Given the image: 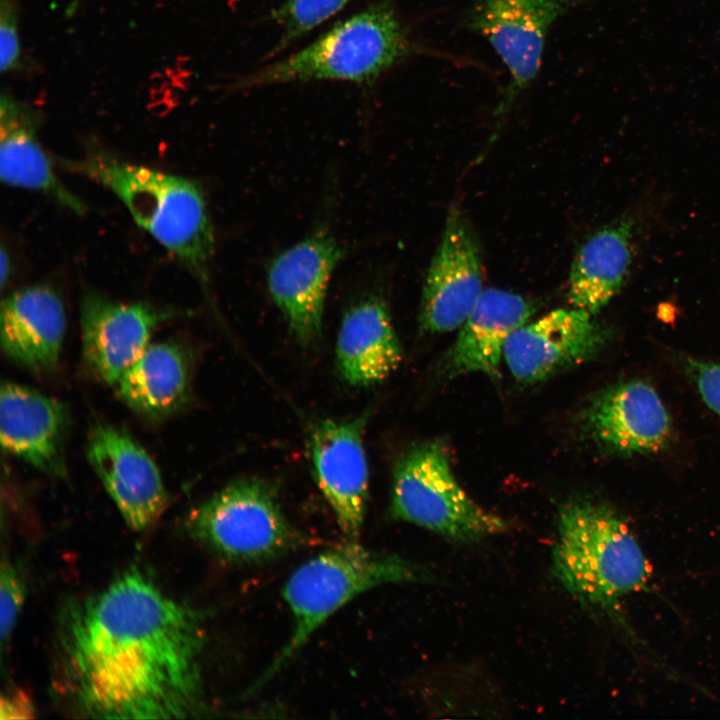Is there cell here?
<instances>
[{
  "label": "cell",
  "instance_id": "obj_1",
  "mask_svg": "<svg viewBox=\"0 0 720 720\" xmlns=\"http://www.w3.org/2000/svg\"><path fill=\"white\" fill-rule=\"evenodd\" d=\"M59 692L97 719H178L203 707L200 615L132 569L59 617Z\"/></svg>",
  "mask_w": 720,
  "mask_h": 720
},
{
  "label": "cell",
  "instance_id": "obj_2",
  "mask_svg": "<svg viewBox=\"0 0 720 720\" xmlns=\"http://www.w3.org/2000/svg\"><path fill=\"white\" fill-rule=\"evenodd\" d=\"M60 163L112 192L136 224L209 292L215 238L199 185L189 178L126 161L97 148Z\"/></svg>",
  "mask_w": 720,
  "mask_h": 720
},
{
  "label": "cell",
  "instance_id": "obj_3",
  "mask_svg": "<svg viewBox=\"0 0 720 720\" xmlns=\"http://www.w3.org/2000/svg\"><path fill=\"white\" fill-rule=\"evenodd\" d=\"M552 573L578 601L618 618L620 602L647 591L651 566L627 522L591 498L565 502L557 517Z\"/></svg>",
  "mask_w": 720,
  "mask_h": 720
},
{
  "label": "cell",
  "instance_id": "obj_4",
  "mask_svg": "<svg viewBox=\"0 0 720 720\" xmlns=\"http://www.w3.org/2000/svg\"><path fill=\"white\" fill-rule=\"evenodd\" d=\"M419 47L389 1L375 2L289 56L238 78L243 90L310 81L373 84Z\"/></svg>",
  "mask_w": 720,
  "mask_h": 720
},
{
  "label": "cell",
  "instance_id": "obj_5",
  "mask_svg": "<svg viewBox=\"0 0 720 720\" xmlns=\"http://www.w3.org/2000/svg\"><path fill=\"white\" fill-rule=\"evenodd\" d=\"M433 579L434 575L424 565L396 554L370 550L357 540L347 539L309 558L290 574L282 590L292 615L291 635L248 693L255 692L281 671L311 635L354 597L384 584Z\"/></svg>",
  "mask_w": 720,
  "mask_h": 720
},
{
  "label": "cell",
  "instance_id": "obj_6",
  "mask_svg": "<svg viewBox=\"0 0 720 720\" xmlns=\"http://www.w3.org/2000/svg\"><path fill=\"white\" fill-rule=\"evenodd\" d=\"M390 512L458 543H474L513 528L475 502L453 474L446 447L426 441L404 452L392 475Z\"/></svg>",
  "mask_w": 720,
  "mask_h": 720
},
{
  "label": "cell",
  "instance_id": "obj_7",
  "mask_svg": "<svg viewBox=\"0 0 720 720\" xmlns=\"http://www.w3.org/2000/svg\"><path fill=\"white\" fill-rule=\"evenodd\" d=\"M187 527L197 541L235 563L271 560L299 541L275 488L256 477L238 479L217 491L190 513Z\"/></svg>",
  "mask_w": 720,
  "mask_h": 720
},
{
  "label": "cell",
  "instance_id": "obj_8",
  "mask_svg": "<svg viewBox=\"0 0 720 720\" xmlns=\"http://www.w3.org/2000/svg\"><path fill=\"white\" fill-rule=\"evenodd\" d=\"M578 0H472L465 24L485 37L505 64L510 81L494 112L504 118L536 78L552 25Z\"/></svg>",
  "mask_w": 720,
  "mask_h": 720
},
{
  "label": "cell",
  "instance_id": "obj_9",
  "mask_svg": "<svg viewBox=\"0 0 720 720\" xmlns=\"http://www.w3.org/2000/svg\"><path fill=\"white\" fill-rule=\"evenodd\" d=\"M343 255L334 235L319 228L276 255L267 268L270 296L303 344L321 335L329 282Z\"/></svg>",
  "mask_w": 720,
  "mask_h": 720
},
{
  "label": "cell",
  "instance_id": "obj_10",
  "mask_svg": "<svg viewBox=\"0 0 720 720\" xmlns=\"http://www.w3.org/2000/svg\"><path fill=\"white\" fill-rule=\"evenodd\" d=\"M86 456L130 529L144 531L159 519L168 502L161 473L129 433L96 424L88 436Z\"/></svg>",
  "mask_w": 720,
  "mask_h": 720
},
{
  "label": "cell",
  "instance_id": "obj_11",
  "mask_svg": "<svg viewBox=\"0 0 720 720\" xmlns=\"http://www.w3.org/2000/svg\"><path fill=\"white\" fill-rule=\"evenodd\" d=\"M175 311L148 302H118L88 291L81 299L83 360L101 382L116 385Z\"/></svg>",
  "mask_w": 720,
  "mask_h": 720
},
{
  "label": "cell",
  "instance_id": "obj_12",
  "mask_svg": "<svg viewBox=\"0 0 720 720\" xmlns=\"http://www.w3.org/2000/svg\"><path fill=\"white\" fill-rule=\"evenodd\" d=\"M482 292L480 250L466 218L454 208L424 280L420 329L428 333L458 329Z\"/></svg>",
  "mask_w": 720,
  "mask_h": 720
},
{
  "label": "cell",
  "instance_id": "obj_13",
  "mask_svg": "<svg viewBox=\"0 0 720 720\" xmlns=\"http://www.w3.org/2000/svg\"><path fill=\"white\" fill-rule=\"evenodd\" d=\"M365 423L366 416L321 419L309 433L315 480L349 540H358L366 514L369 470L363 443Z\"/></svg>",
  "mask_w": 720,
  "mask_h": 720
},
{
  "label": "cell",
  "instance_id": "obj_14",
  "mask_svg": "<svg viewBox=\"0 0 720 720\" xmlns=\"http://www.w3.org/2000/svg\"><path fill=\"white\" fill-rule=\"evenodd\" d=\"M593 316L572 306L559 308L516 329L503 352L511 374L535 383L593 358L608 336Z\"/></svg>",
  "mask_w": 720,
  "mask_h": 720
},
{
  "label": "cell",
  "instance_id": "obj_15",
  "mask_svg": "<svg viewBox=\"0 0 720 720\" xmlns=\"http://www.w3.org/2000/svg\"><path fill=\"white\" fill-rule=\"evenodd\" d=\"M586 431L605 450L622 455L657 453L671 439V420L649 384L633 380L596 395L584 412Z\"/></svg>",
  "mask_w": 720,
  "mask_h": 720
},
{
  "label": "cell",
  "instance_id": "obj_16",
  "mask_svg": "<svg viewBox=\"0 0 720 720\" xmlns=\"http://www.w3.org/2000/svg\"><path fill=\"white\" fill-rule=\"evenodd\" d=\"M67 428L62 402L24 385L2 382L0 440L8 454L48 476L63 477Z\"/></svg>",
  "mask_w": 720,
  "mask_h": 720
},
{
  "label": "cell",
  "instance_id": "obj_17",
  "mask_svg": "<svg viewBox=\"0 0 720 720\" xmlns=\"http://www.w3.org/2000/svg\"><path fill=\"white\" fill-rule=\"evenodd\" d=\"M534 303L499 288L483 290L445 354L442 371L447 377L481 373L500 376V363L509 336L530 321Z\"/></svg>",
  "mask_w": 720,
  "mask_h": 720
},
{
  "label": "cell",
  "instance_id": "obj_18",
  "mask_svg": "<svg viewBox=\"0 0 720 720\" xmlns=\"http://www.w3.org/2000/svg\"><path fill=\"white\" fill-rule=\"evenodd\" d=\"M65 330L63 302L48 285L23 287L2 300V350L10 360L31 372L47 373L57 367Z\"/></svg>",
  "mask_w": 720,
  "mask_h": 720
},
{
  "label": "cell",
  "instance_id": "obj_19",
  "mask_svg": "<svg viewBox=\"0 0 720 720\" xmlns=\"http://www.w3.org/2000/svg\"><path fill=\"white\" fill-rule=\"evenodd\" d=\"M40 118L30 106L9 93L0 100V178L8 186L48 195L81 214L82 201L57 177L37 136Z\"/></svg>",
  "mask_w": 720,
  "mask_h": 720
},
{
  "label": "cell",
  "instance_id": "obj_20",
  "mask_svg": "<svg viewBox=\"0 0 720 720\" xmlns=\"http://www.w3.org/2000/svg\"><path fill=\"white\" fill-rule=\"evenodd\" d=\"M402 348L384 301L365 297L344 313L336 343L340 375L352 386L383 381L402 361Z\"/></svg>",
  "mask_w": 720,
  "mask_h": 720
},
{
  "label": "cell",
  "instance_id": "obj_21",
  "mask_svg": "<svg viewBox=\"0 0 720 720\" xmlns=\"http://www.w3.org/2000/svg\"><path fill=\"white\" fill-rule=\"evenodd\" d=\"M634 226L633 218L621 217L580 246L568 280L572 307L595 315L620 291L632 263Z\"/></svg>",
  "mask_w": 720,
  "mask_h": 720
},
{
  "label": "cell",
  "instance_id": "obj_22",
  "mask_svg": "<svg viewBox=\"0 0 720 720\" xmlns=\"http://www.w3.org/2000/svg\"><path fill=\"white\" fill-rule=\"evenodd\" d=\"M115 386L120 398L138 415L150 420L168 418L189 400V357L176 342L149 344Z\"/></svg>",
  "mask_w": 720,
  "mask_h": 720
},
{
  "label": "cell",
  "instance_id": "obj_23",
  "mask_svg": "<svg viewBox=\"0 0 720 720\" xmlns=\"http://www.w3.org/2000/svg\"><path fill=\"white\" fill-rule=\"evenodd\" d=\"M352 0H284L272 9L269 18L281 30L267 53L271 59L340 12Z\"/></svg>",
  "mask_w": 720,
  "mask_h": 720
},
{
  "label": "cell",
  "instance_id": "obj_24",
  "mask_svg": "<svg viewBox=\"0 0 720 720\" xmlns=\"http://www.w3.org/2000/svg\"><path fill=\"white\" fill-rule=\"evenodd\" d=\"M24 578L10 561H3L0 573V634L4 646L13 634L25 601Z\"/></svg>",
  "mask_w": 720,
  "mask_h": 720
},
{
  "label": "cell",
  "instance_id": "obj_25",
  "mask_svg": "<svg viewBox=\"0 0 720 720\" xmlns=\"http://www.w3.org/2000/svg\"><path fill=\"white\" fill-rule=\"evenodd\" d=\"M20 0H0V67L2 73L22 66L18 20Z\"/></svg>",
  "mask_w": 720,
  "mask_h": 720
},
{
  "label": "cell",
  "instance_id": "obj_26",
  "mask_svg": "<svg viewBox=\"0 0 720 720\" xmlns=\"http://www.w3.org/2000/svg\"><path fill=\"white\" fill-rule=\"evenodd\" d=\"M686 367L703 401L720 416V363L687 359Z\"/></svg>",
  "mask_w": 720,
  "mask_h": 720
},
{
  "label": "cell",
  "instance_id": "obj_27",
  "mask_svg": "<svg viewBox=\"0 0 720 720\" xmlns=\"http://www.w3.org/2000/svg\"><path fill=\"white\" fill-rule=\"evenodd\" d=\"M1 719H29L35 714L31 698L21 689L8 691L2 695L0 703Z\"/></svg>",
  "mask_w": 720,
  "mask_h": 720
},
{
  "label": "cell",
  "instance_id": "obj_28",
  "mask_svg": "<svg viewBox=\"0 0 720 720\" xmlns=\"http://www.w3.org/2000/svg\"><path fill=\"white\" fill-rule=\"evenodd\" d=\"M0 282H1V288L3 289L5 287V284L9 280L10 275V258L4 247L1 248V256H0Z\"/></svg>",
  "mask_w": 720,
  "mask_h": 720
}]
</instances>
